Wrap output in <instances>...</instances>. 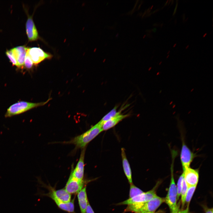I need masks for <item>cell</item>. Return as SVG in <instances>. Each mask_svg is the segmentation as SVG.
Masks as SVG:
<instances>
[{
	"label": "cell",
	"instance_id": "obj_27",
	"mask_svg": "<svg viewBox=\"0 0 213 213\" xmlns=\"http://www.w3.org/2000/svg\"><path fill=\"white\" fill-rule=\"evenodd\" d=\"M189 205H187L186 208L184 210H179L178 213H188Z\"/></svg>",
	"mask_w": 213,
	"mask_h": 213
},
{
	"label": "cell",
	"instance_id": "obj_18",
	"mask_svg": "<svg viewBox=\"0 0 213 213\" xmlns=\"http://www.w3.org/2000/svg\"><path fill=\"white\" fill-rule=\"evenodd\" d=\"M117 106H115L111 111L104 116L99 122L102 125L103 123L106 121L121 114V111L117 112Z\"/></svg>",
	"mask_w": 213,
	"mask_h": 213
},
{
	"label": "cell",
	"instance_id": "obj_25",
	"mask_svg": "<svg viewBox=\"0 0 213 213\" xmlns=\"http://www.w3.org/2000/svg\"><path fill=\"white\" fill-rule=\"evenodd\" d=\"M85 213H95L88 202L86 208Z\"/></svg>",
	"mask_w": 213,
	"mask_h": 213
},
{
	"label": "cell",
	"instance_id": "obj_6",
	"mask_svg": "<svg viewBox=\"0 0 213 213\" xmlns=\"http://www.w3.org/2000/svg\"><path fill=\"white\" fill-rule=\"evenodd\" d=\"M26 53L35 64H38L43 61L50 59L52 57L51 54L44 51L40 47L28 48Z\"/></svg>",
	"mask_w": 213,
	"mask_h": 213
},
{
	"label": "cell",
	"instance_id": "obj_9",
	"mask_svg": "<svg viewBox=\"0 0 213 213\" xmlns=\"http://www.w3.org/2000/svg\"><path fill=\"white\" fill-rule=\"evenodd\" d=\"M184 180L188 187L197 186L199 180V171L189 167L183 171Z\"/></svg>",
	"mask_w": 213,
	"mask_h": 213
},
{
	"label": "cell",
	"instance_id": "obj_17",
	"mask_svg": "<svg viewBox=\"0 0 213 213\" xmlns=\"http://www.w3.org/2000/svg\"><path fill=\"white\" fill-rule=\"evenodd\" d=\"M50 192L58 200L64 202L68 203L71 201V194L68 193L65 189L58 190L52 189Z\"/></svg>",
	"mask_w": 213,
	"mask_h": 213
},
{
	"label": "cell",
	"instance_id": "obj_20",
	"mask_svg": "<svg viewBox=\"0 0 213 213\" xmlns=\"http://www.w3.org/2000/svg\"><path fill=\"white\" fill-rule=\"evenodd\" d=\"M196 186H191L188 187L185 198V203L189 205L190 201L196 188Z\"/></svg>",
	"mask_w": 213,
	"mask_h": 213
},
{
	"label": "cell",
	"instance_id": "obj_11",
	"mask_svg": "<svg viewBox=\"0 0 213 213\" xmlns=\"http://www.w3.org/2000/svg\"><path fill=\"white\" fill-rule=\"evenodd\" d=\"M28 48L24 46H17L11 49L16 60L19 67H22Z\"/></svg>",
	"mask_w": 213,
	"mask_h": 213
},
{
	"label": "cell",
	"instance_id": "obj_14",
	"mask_svg": "<svg viewBox=\"0 0 213 213\" xmlns=\"http://www.w3.org/2000/svg\"><path fill=\"white\" fill-rule=\"evenodd\" d=\"M121 155L122 166L124 173L130 184H132L133 183L131 170L129 163L126 156L125 149L123 148H121Z\"/></svg>",
	"mask_w": 213,
	"mask_h": 213
},
{
	"label": "cell",
	"instance_id": "obj_16",
	"mask_svg": "<svg viewBox=\"0 0 213 213\" xmlns=\"http://www.w3.org/2000/svg\"><path fill=\"white\" fill-rule=\"evenodd\" d=\"M129 116L128 114H120L106 121L102 124V128L103 131L107 130L113 128Z\"/></svg>",
	"mask_w": 213,
	"mask_h": 213
},
{
	"label": "cell",
	"instance_id": "obj_19",
	"mask_svg": "<svg viewBox=\"0 0 213 213\" xmlns=\"http://www.w3.org/2000/svg\"><path fill=\"white\" fill-rule=\"evenodd\" d=\"M129 198H131L143 193V192L133 184H130Z\"/></svg>",
	"mask_w": 213,
	"mask_h": 213
},
{
	"label": "cell",
	"instance_id": "obj_28",
	"mask_svg": "<svg viewBox=\"0 0 213 213\" xmlns=\"http://www.w3.org/2000/svg\"><path fill=\"white\" fill-rule=\"evenodd\" d=\"M205 213H213L212 208H205Z\"/></svg>",
	"mask_w": 213,
	"mask_h": 213
},
{
	"label": "cell",
	"instance_id": "obj_3",
	"mask_svg": "<svg viewBox=\"0 0 213 213\" xmlns=\"http://www.w3.org/2000/svg\"><path fill=\"white\" fill-rule=\"evenodd\" d=\"M172 163L171 167V179L170 184L167 194L165 198V202L168 205L170 211L174 210L177 206V190L175 183L173 175V164L177 154L172 153Z\"/></svg>",
	"mask_w": 213,
	"mask_h": 213
},
{
	"label": "cell",
	"instance_id": "obj_4",
	"mask_svg": "<svg viewBox=\"0 0 213 213\" xmlns=\"http://www.w3.org/2000/svg\"><path fill=\"white\" fill-rule=\"evenodd\" d=\"M50 100L49 98L45 102L32 103L21 101L16 103L11 106L7 109L5 114L6 117H10L20 114L35 107L43 106Z\"/></svg>",
	"mask_w": 213,
	"mask_h": 213
},
{
	"label": "cell",
	"instance_id": "obj_29",
	"mask_svg": "<svg viewBox=\"0 0 213 213\" xmlns=\"http://www.w3.org/2000/svg\"><path fill=\"white\" fill-rule=\"evenodd\" d=\"M178 6V2H177L176 4V6H175V9H174V12H173V15H174L175 14V13H176V10H177V8Z\"/></svg>",
	"mask_w": 213,
	"mask_h": 213
},
{
	"label": "cell",
	"instance_id": "obj_26",
	"mask_svg": "<svg viewBox=\"0 0 213 213\" xmlns=\"http://www.w3.org/2000/svg\"><path fill=\"white\" fill-rule=\"evenodd\" d=\"M180 202H179L177 204V206L175 209L174 210L170 211V213H178L180 210Z\"/></svg>",
	"mask_w": 213,
	"mask_h": 213
},
{
	"label": "cell",
	"instance_id": "obj_5",
	"mask_svg": "<svg viewBox=\"0 0 213 213\" xmlns=\"http://www.w3.org/2000/svg\"><path fill=\"white\" fill-rule=\"evenodd\" d=\"M158 184H156L152 190L147 192H143V193L133 198H129L119 203L118 204L129 205L150 201L157 196L156 190Z\"/></svg>",
	"mask_w": 213,
	"mask_h": 213
},
{
	"label": "cell",
	"instance_id": "obj_22",
	"mask_svg": "<svg viewBox=\"0 0 213 213\" xmlns=\"http://www.w3.org/2000/svg\"><path fill=\"white\" fill-rule=\"evenodd\" d=\"M184 178V174L183 173L179 177L177 183V200L179 199L180 196Z\"/></svg>",
	"mask_w": 213,
	"mask_h": 213
},
{
	"label": "cell",
	"instance_id": "obj_15",
	"mask_svg": "<svg viewBox=\"0 0 213 213\" xmlns=\"http://www.w3.org/2000/svg\"><path fill=\"white\" fill-rule=\"evenodd\" d=\"M80 213H85L88 201L87 195L86 187L85 186L77 194Z\"/></svg>",
	"mask_w": 213,
	"mask_h": 213
},
{
	"label": "cell",
	"instance_id": "obj_30",
	"mask_svg": "<svg viewBox=\"0 0 213 213\" xmlns=\"http://www.w3.org/2000/svg\"><path fill=\"white\" fill-rule=\"evenodd\" d=\"M146 213H164V211L162 210H159L157 212H154Z\"/></svg>",
	"mask_w": 213,
	"mask_h": 213
},
{
	"label": "cell",
	"instance_id": "obj_8",
	"mask_svg": "<svg viewBox=\"0 0 213 213\" xmlns=\"http://www.w3.org/2000/svg\"><path fill=\"white\" fill-rule=\"evenodd\" d=\"M85 150V148L82 149L79 159L75 167L74 168L72 165L70 175L71 177L80 180H83Z\"/></svg>",
	"mask_w": 213,
	"mask_h": 213
},
{
	"label": "cell",
	"instance_id": "obj_13",
	"mask_svg": "<svg viewBox=\"0 0 213 213\" xmlns=\"http://www.w3.org/2000/svg\"><path fill=\"white\" fill-rule=\"evenodd\" d=\"M48 195L54 201L58 206L61 209L70 213L74 212V199L70 202L64 203L57 199L50 192Z\"/></svg>",
	"mask_w": 213,
	"mask_h": 213
},
{
	"label": "cell",
	"instance_id": "obj_2",
	"mask_svg": "<svg viewBox=\"0 0 213 213\" xmlns=\"http://www.w3.org/2000/svg\"><path fill=\"white\" fill-rule=\"evenodd\" d=\"M164 202L165 198L156 196L149 201L128 205L124 212L146 213L154 212Z\"/></svg>",
	"mask_w": 213,
	"mask_h": 213
},
{
	"label": "cell",
	"instance_id": "obj_10",
	"mask_svg": "<svg viewBox=\"0 0 213 213\" xmlns=\"http://www.w3.org/2000/svg\"><path fill=\"white\" fill-rule=\"evenodd\" d=\"M83 180H80L70 176L65 189L70 194L78 193L85 185Z\"/></svg>",
	"mask_w": 213,
	"mask_h": 213
},
{
	"label": "cell",
	"instance_id": "obj_1",
	"mask_svg": "<svg viewBox=\"0 0 213 213\" xmlns=\"http://www.w3.org/2000/svg\"><path fill=\"white\" fill-rule=\"evenodd\" d=\"M102 126V125L99 122L82 134L61 143L74 144L75 146V150L85 148L90 142L103 131Z\"/></svg>",
	"mask_w": 213,
	"mask_h": 213
},
{
	"label": "cell",
	"instance_id": "obj_12",
	"mask_svg": "<svg viewBox=\"0 0 213 213\" xmlns=\"http://www.w3.org/2000/svg\"><path fill=\"white\" fill-rule=\"evenodd\" d=\"M26 29L27 34L30 41H36L39 37L38 33L31 17L28 18L26 23Z\"/></svg>",
	"mask_w": 213,
	"mask_h": 213
},
{
	"label": "cell",
	"instance_id": "obj_21",
	"mask_svg": "<svg viewBox=\"0 0 213 213\" xmlns=\"http://www.w3.org/2000/svg\"><path fill=\"white\" fill-rule=\"evenodd\" d=\"M188 187L184 178L180 194L182 206L183 207L185 204V198Z\"/></svg>",
	"mask_w": 213,
	"mask_h": 213
},
{
	"label": "cell",
	"instance_id": "obj_7",
	"mask_svg": "<svg viewBox=\"0 0 213 213\" xmlns=\"http://www.w3.org/2000/svg\"><path fill=\"white\" fill-rule=\"evenodd\" d=\"M195 156V154L191 150L183 140L180 154V159L183 171L190 167L191 164Z\"/></svg>",
	"mask_w": 213,
	"mask_h": 213
},
{
	"label": "cell",
	"instance_id": "obj_23",
	"mask_svg": "<svg viewBox=\"0 0 213 213\" xmlns=\"http://www.w3.org/2000/svg\"><path fill=\"white\" fill-rule=\"evenodd\" d=\"M6 54L12 64L17 66V63L16 60L11 49L7 51L6 52Z\"/></svg>",
	"mask_w": 213,
	"mask_h": 213
},
{
	"label": "cell",
	"instance_id": "obj_24",
	"mask_svg": "<svg viewBox=\"0 0 213 213\" xmlns=\"http://www.w3.org/2000/svg\"><path fill=\"white\" fill-rule=\"evenodd\" d=\"M33 64L30 58L26 53L24 63L25 67L27 69H30L32 67Z\"/></svg>",
	"mask_w": 213,
	"mask_h": 213
},
{
	"label": "cell",
	"instance_id": "obj_31",
	"mask_svg": "<svg viewBox=\"0 0 213 213\" xmlns=\"http://www.w3.org/2000/svg\"><path fill=\"white\" fill-rule=\"evenodd\" d=\"M156 29L155 28L153 29V31L156 32Z\"/></svg>",
	"mask_w": 213,
	"mask_h": 213
}]
</instances>
